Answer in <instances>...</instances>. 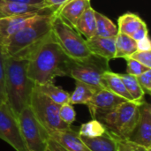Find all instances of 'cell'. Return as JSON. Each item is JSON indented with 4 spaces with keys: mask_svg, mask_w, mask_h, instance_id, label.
Listing matches in <instances>:
<instances>
[{
    "mask_svg": "<svg viewBox=\"0 0 151 151\" xmlns=\"http://www.w3.org/2000/svg\"><path fill=\"white\" fill-rule=\"evenodd\" d=\"M53 14H37L21 27L2 47L5 58L28 59L34 51L51 37Z\"/></svg>",
    "mask_w": 151,
    "mask_h": 151,
    "instance_id": "obj_1",
    "label": "cell"
},
{
    "mask_svg": "<svg viewBox=\"0 0 151 151\" xmlns=\"http://www.w3.org/2000/svg\"><path fill=\"white\" fill-rule=\"evenodd\" d=\"M68 59L69 58L51 35L27 59V77L35 85L54 82L56 77L66 76Z\"/></svg>",
    "mask_w": 151,
    "mask_h": 151,
    "instance_id": "obj_2",
    "label": "cell"
},
{
    "mask_svg": "<svg viewBox=\"0 0 151 151\" xmlns=\"http://www.w3.org/2000/svg\"><path fill=\"white\" fill-rule=\"evenodd\" d=\"M27 59L15 58H5L4 60L6 103L17 117L29 105L35 86L27 77Z\"/></svg>",
    "mask_w": 151,
    "mask_h": 151,
    "instance_id": "obj_3",
    "label": "cell"
},
{
    "mask_svg": "<svg viewBox=\"0 0 151 151\" xmlns=\"http://www.w3.org/2000/svg\"><path fill=\"white\" fill-rule=\"evenodd\" d=\"M141 103L125 101L112 111L96 117L106 130L118 140L128 139L139 116Z\"/></svg>",
    "mask_w": 151,
    "mask_h": 151,
    "instance_id": "obj_4",
    "label": "cell"
},
{
    "mask_svg": "<svg viewBox=\"0 0 151 151\" xmlns=\"http://www.w3.org/2000/svg\"><path fill=\"white\" fill-rule=\"evenodd\" d=\"M109 60L91 54L81 59L70 58L67 61L66 76L74 81H81L97 89L104 88L102 86V75L104 72L111 70Z\"/></svg>",
    "mask_w": 151,
    "mask_h": 151,
    "instance_id": "obj_5",
    "label": "cell"
},
{
    "mask_svg": "<svg viewBox=\"0 0 151 151\" xmlns=\"http://www.w3.org/2000/svg\"><path fill=\"white\" fill-rule=\"evenodd\" d=\"M51 33L54 40L68 58L81 59L92 54L87 45L86 39L61 17L54 13L52 16Z\"/></svg>",
    "mask_w": 151,
    "mask_h": 151,
    "instance_id": "obj_6",
    "label": "cell"
},
{
    "mask_svg": "<svg viewBox=\"0 0 151 151\" xmlns=\"http://www.w3.org/2000/svg\"><path fill=\"white\" fill-rule=\"evenodd\" d=\"M20 132L28 151H48L49 131L38 121L29 106L18 115Z\"/></svg>",
    "mask_w": 151,
    "mask_h": 151,
    "instance_id": "obj_7",
    "label": "cell"
},
{
    "mask_svg": "<svg viewBox=\"0 0 151 151\" xmlns=\"http://www.w3.org/2000/svg\"><path fill=\"white\" fill-rule=\"evenodd\" d=\"M28 106L38 121L49 131L66 129L72 127L61 120L59 117L60 105L42 94L36 86L32 91Z\"/></svg>",
    "mask_w": 151,
    "mask_h": 151,
    "instance_id": "obj_8",
    "label": "cell"
},
{
    "mask_svg": "<svg viewBox=\"0 0 151 151\" xmlns=\"http://www.w3.org/2000/svg\"><path fill=\"white\" fill-rule=\"evenodd\" d=\"M0 139L16 151H28L20 132L18 117L7 103L0 104Z\"/></svg>",
    "mask_w": 151,
    "mask_h": 151,
    "instance_id": "obj_9",
    "label": "cell"
},
{
    "mask_svg": "<svg viewBox=\"0 0 151 151\" xmlns=\"http://www.w3.org/2000/svg\"><path fill=\"white\" fill-rule=\"evenodd\" d=\"M49 133L48 151H90L81 141L78 131L72 127L66 129L50 130Z\"/></svg>",
    "mask_w": 151,
    "mask_h": 151,
    "instance_id": "obj_10",
    "label": "cell"
},
{
    "mask_svg": "<svg viewBox=\"0 0 151 151\" xmlns=\"http://www.w3.org/2000/svg\"><path fill=\"white\" fill-rule=\"evenodd\" d=\"M127 140L151 150V105L145 99L139 104L138 119Z\"/></svg>",
    "mask_w": 151,
    "mask_h": 151,
    "instance_id": "obj_11",
    "label": "cell"
},
{
    "mask_svg": "<svg viewBox=\"0 0 151 151\" xmlns=\"http://www.w3.org/2000/svg\"><path fill=\"white\" fill-rule=\"evenodd\" d=\"M127 100L113 94L105 88L98 89L90 102L87 104L92 119L96 116L109 112Z\"/></svg>",
    "mask_w": 151,
    "mask_h": 151,
    "instance_id": "obj_12",
    "label": "cell"
},
{
    "mask_svg": "<svg viewBox=\"0 0 151 151\" xmlns=\"http://www.w3.org/2000/svg\"><path fill=\"white\" fill-rule=\"evenodd\" d=\"M55 10L49 6L46 3L43 4H27L22 2L7 1L0 4V17L24 15L28 13H42L53 14Z\"/></svg>",
    "mask_w": 151,
    "mask_h": 151,
    "instance_id": "obj_13",
    "label": "cell"
},
{
    "mask_svg": "<svg viewBox=\"0 0 151 151\" xmlns=\"http://www.w3.org/2000/svg\"><path fill=\"white\" fill-rule=\"evenodd\" d=\"M42 13H28L0 17V50L4 44L33 17Z\"/></svg>",
    "mask_w": 151,
    "mask_h": 151,
    "instance_id": "obj_14",
    "label": "cell"
},
{
    "mask_svg": "<svg viewBox=\"0 0 151 151\" xmlns=\"http://www.w3.org/2000/svg\"><path fill=\"white\" fill-rule=\"evenodd\" d=\"M89 6H91L90 0H68L59 6L54 12V14L61 17L67 24L74 28L79 19Z\"/></svg>",
    "mask_w": 151,
    "mask_h": 151,
    "instance_id": "obj_15",
    "label": "cell"
},
{
    "mask_svg": "<svg viewBox=\"0 0 151 151\" xmlns=\"http://www.w3.org/2000/svg\"><path fill=\"white\" fill-rule=\"evenodd\" d=\"M115 37H100L96 35L91 39L86 40V42L92 54L110 61L115 58Z\"/></svg>",
    "mask_w": 151,
    "mask_h": 151,
    "instance_id": "obj_16",
    "label": "cell"
},
{
    "mask_svg": "<svg viewBox=\"0 0 151 151\" xmlns=\"http://www.w3.org/2000/svg\"><path fill=\"white\" fill-rule=\"evenodd\" d=\"M102 86L104 88L108 89L109 91L127 101L134 102L130 94L127 92L125 84L119 76V73H116L111 70L104 72L102 75Z\"/></svg>",
    "mask_w": 151,
    "mask_h": 151,
    "instance_id": "obj_17",
    "label": "cell"
},
{
    "mask_svg": "<svg viewBox=\"0 0 151 151\" xmlns=\"http://www.w3.org/2000/svg\"><path fill=\"white\" fill-rule=\"evenodd\" d=\"M96 10L89 6L77 21L74 29L86 40L91 39L96 35Z\"/></svg>",
    "mask_w": 151,
    "mask_h": 151,
    "instance_id": "obj_18",
    "label": "cell"
},
{
    "mask_svg": "<svg viewBox=\"0 0 151 151\" xmlns=\"http://www.w3.org/2000/svg\"><path fill=\"white\" fill-rule=\"evenodd\" d=\"M81 139L90 151H117V139L108 131L101 136L93 138L81 136Z\"/></svg>",
    "mask_w": 151,
    "mask_h": 151,
    "instance_id": "obj_19",
    "label": "cell"
},
{
    "mask_svg": "<svg viewBox=\"0 0 151 151\" xmlns=\"http://www.w3.org/2000/svg\"><path fill=\"white\" fill-rule=\"evenodd\" d=\"M98 89L88 85L86 83H83L81 81H75V88L73 91L72 94H70L69 97V103L73 105L75 104H85L87 105L96 92Z\"/></svg>",
    "mask_w": 151,
    "mask_h": 151,
    "instance_id": "obj_20",
    "label": "cell"
},
{
    "mask_svg": "<svg viewBox=\"0 0 151 151\" xmlns=\"http://www.w3.org/2000/svg\"><path fill=\"white\" fill-rule=\"evenodd\" d=\"M144 22L145 21L138 14L127 12L118 19V31L119 33L132 36Z\"/></svg>",
    "mask_w": 151,
    "mask_h": 151,
    "instance_id": "obj_21",
    "label": "cell"
},
{
    "mask_svg": "<svg viewBox=\"0 0 151 151\" xmlns=\"http://www.w3.org/2000/svg\"><path fill=\"white\" fill-rule=\"evenodd\" d=\"M115 58H125L137 50V42L131 36L118 33L115 37Z\"/></svg>",
    "mask_w": 151,
    "mask_h": 151,
    "instance_id": "obj_22",
    "label": "cell"
},
{
    "mask_svg": "<svg viewBox=\"0 0 151 151\" xmlns=\"http://www.w3.org/2000/svg\"><path fill=\"white\" fill-rule=\"evenodd\" d=\"M35 86L42 94L48 96L54 103L59 105L69 103L70 93L64 90L61 87L56 86L54 82H50L43 85H35Z\"/></svg>",
    "mask_w": 151,
    "mask_h": 151,
    "instance_id": "obj_23",
    "label": "cell"
},
{
    "mask_svg": "<svg viewBox=\"0 0 151 151\" xmlns=\"http://www.w3.org/2000/svg\"><path fill=\"white\" fill-rule=\"evenodd\" d=\"M96 36L100 37H115L119 31L118 27L113 21L105 15L96 11Z\"/></svg>",
    "mask_w": 151,
    "mask_h": 151,
    "instance_id": "obj_24",
    "label": "cell"
},
{
    "mask_svg": "<svg viewBox=\"0 0 151 151\" xmlns=\"http://www.w3.org/2000/svg\"><path fill=\"white\" fill-rule=\"evenodd\" d=\"M119 76L133 100L136 103H142L144 100L145 93L138 83L136 77L132 76L128 73H119Z\"/></svg>",
    "mask_w": 151,
    "mask_h": 151,
    "instance_id": "obj_25",
    "label": "cell"
},
{
    "mask_svg": "<svg viewBox=\"0 0 151 151\" xmlns=\"http://www.w3.org/2000/svg\"><path fill=\"white\" fill-rule=\"evenodd\" d=\"M106 131L104 126L98 119H93L90 121L82 124L79 128L78 133L81 136L93 138L103 135Z\"/></svg>",
    "mask_w": 151,
    "mask_h": 151,
    "instance_id": "obj_26",
    "label": "cell"
},
{
    "mask_svg": "<svg viewBox=\"0 0 151 151\" xmlns=\"http://www.w3.org/2000/svg\"><path fill=\"white\" fill-rule=\"evenodd\" d=\"M59 117L64 123L72 126V124L76 119V111L74 110L73 105L70 103H66L60 105Z\"/></svg>",
    "mask_w": 151,
    "mask_h": 151,
    "instance_id": "obj_27",
    "label": "cell"
},
{
    "mask_svg": "<svg viewBox=\"0 0 151 151\" xmlns=\"http://www.w3.org/2000/svg\"><path fill=\"white\" fill-rule=\"evenodd\" d=\"M125 59L127 61V73H128L132 76L137 77L140 74H142L150 69L133 58H125Z\"/></svg>",
    "mask_w": 151,
    "mask_h": 151,
    "instance_id": "obj_28",
    "label": "cell"
},
{
    "mask_svg": "<svg viewBox=\"0 0 151 151\" xmlns=\"http://www.w3.org/2000/svg\"><path fill=\"white\" fill-rule=\"evenodd\" d=\"M150 149H147L140 144L133 142L127 139L118 140L117 139V151H150Z\"/></svg>",
    "mask_w": 151,
    "mask_h": 151,
    "instance_id": "obj_29",
    "label": "cell"
},
{
    "mask_svg": "<svg viewBox=\"0 0 151 151\" xmlns=\"http://www.w3.org/2000/svg\"><path fill=\"white\" fill-rule=\"evenodd\" d=\"M5 58L0 50V104L6 103L5 92Z\"/></svg>",
    "mask_w": 151,
    "mask_h": 151,
    "instance_id": "obj_30",
    "label": "cell"
},
{
    "mask_svg": "<svg viewBox=\"0 0 151 151\" xmlns=\"http://www.w3.org/2000/svg\"><path fill=\"white\" fill-rule=\"evenodd\" d=\"M136 79L145 95H151V69L140 74Z\"/></svg>",
    "mask_w": 151,
    "mask_h": 151,
    "instance_id": "obj_31",
    "label": "cell"
},
{
    "mask_svg": "<svg viewBox=\"0 0 151 151\" xmlns=\"http://www.w3.org/2000/svg\"><path fill=\"white\" fill-rule=\"evenodd\" d=\"M127 58H133L141 63L142 65H145L146 67L151 69V51L136 50Z\"/></svg>",
    "mask_w": 151,
    "mask_h": 151,
    "instance_id": "obj_32",
    "label": "cell"
},
{
    "mask_svg": "<svg viewBox=\"0 0 151 151\" xmlns=\"http://www.w3.org/2000/svg\"><path fill=\"white\" fill-rule=\"evenodd\" d=\"M149 35V30H148V26L146 24V22H144L134 33V35L131 36L134 40H135L136 42L139 40H142V38H144L145 36Z\"/></svg>",
    "mask_w": 151,
    "mask_h": 151,
    "instance_id": "obj_33",
    "label": "cell"
},
{
    "mask_svg": "<svg viewBox=\"0 0 151 151\" xmlns=\"http://www.w3.org/2000/svg\"><path fill=\"white\" fill-rule=\"evenodd\" d=\"M137 42V50L142 51H151V42L149 35L145 36L142 40H139Z\"/></svg>",
    "mask_w": 151,
    "mask_h": 151,
    "instance_id": "obj_34",
    "label": "cell"
},
{
    "mask_svg": "<svg viewBox=\"0 0 151 151\" xmlns=\"http://www.w3.org/2000/svg\"><path fill=\"white\" fill-rule=\"evenodd\" d=\"M44 1L49 6H50L51 8H53L56 11L59 6L64 4L68 0H44Z\"/></svg>",
    "mask_w": 151,
    "mask_h": 151,
    "instance_id": "obj_35",
    "label": "cell"
},
{
    "mask_svg": "<svg viewBox=\"0 0 151 151\" xmlns=\"http://www.w3.org/2000/svg\"><path fill=\"white\" fill-rule=\"evenodd\" d=\"M7 1L22 2V3H27V4H43V3H45L44 0H7Z\"/></svg>",
    "mask_w": 151,
    "mask_h": 151,
    "instance_id": "obj_36",
    "label": "cell"
},
{
    "mask_svg": "<svg viewBox=\"0 0 151 151\" xmlns=\"http://www.w3.org/2000/svg\"><path fill=\"white\" fill-rule=\"evenodd\" d=\"M4 1H5V0H0V4L3 3V2H4Z\"/></svg>",
    "mask_w": 151,
    "mask_h": 151,
    "instance_id": "obj_37",
    "label": "cell"
}]
</instances>
